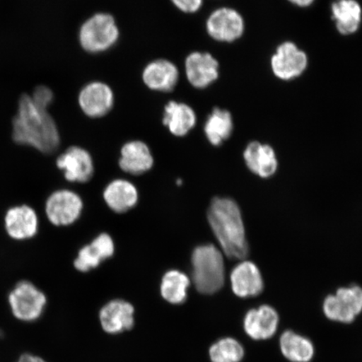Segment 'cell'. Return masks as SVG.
<instances>
[{
    "mask_svg": "<svg viewBox=\"0 0 362 362\" xmlns=\"http://www.w3.org/2000/svg\"><path fill=\"white\" fill-rule=\"evenodd\" d=\"M13 139L21 146L52 153L60 146V134L55 121L47 110L35 105L30 95L20 98L18 111L13 120Z\"/></svg>",
    "mask_w": 362,
    "mask_h": 362,
    "instance_id": "1",
    "label": "cell"
},
{
    "mask_svg": "<svg viewBox=\"0 0 362 362\" xmlns=\"http://www.w3.org/2000/svg\"><path fill=\"white\" fill-rule=\"evenodd\" d=\"M208 221L226 256L242 260L248 253L241 211L229 198H215L208 210Z\"/></svg>",
    "mask_w": 362,
    "mask_h": 362,
    "instance_id": "2",
    "label": "cell"
},
{
    "mask_svg": "<svg viewBox=\"0 0 362 362\" xmlns=\"http://www.w3.org/2000/svg\"><path fill=\"white\" fill-rule=\"evenodd\" d=\"M192 279L197 291L212 294L219 291L225 283L223 253L212 244L194 249L192 257Z\"/></svg>",
    "mask_w": 362,
    "mask_h": 362,
    "instance_id": "3",
    "label": "cell"
},
{
    "mask_svg": "<svg viewBox=\"0 0 362 362\" xmlns=\"http://www.w3.org/2000/svg\"><path fill=\"white\" fill-rule=\"evenodd\" d=\"M119 29L112 16L97 13L81 26L79 38L81 47L93 53L106 51L119 39Z\"/></svg>",
    "mask_w": 362,
    "mask_h": 362,
    "instance_id": "4",
    "label": "cell"
},
{
    "mask_svg": "<svg viewBox=\"0 0 362 362\" xmlns=\"http://www.w3.org/2000/svg\"><path fill=\"white\" fill-rule=\"evenodd\" d=\"M307 53L293 42H284L270 58V68L276 78L291 81L300 78L309 67Z\"/></svg>",
    "mask_w": 362,
    "mask_h": 362,
    "instance_id": "5",
    "label": "cell"
},
{
    "mask_svg": "<svg viewBox=\"0 0 362 362\" xmlns=\"http://www.w3.org/2000/svg\"><path fill=\"white\" fill-rule=\"evenodd\" d=\"M47 303L45 293L33 283L25 280L18 283L8 296V304L13 315L25 322H33L38 320Z\"/></svg>",
    "mask_w": 362,
    "mask_h": 362,
    "instance_id": "6",
    "label": "cell"
},
{
    "mask_svg": "<svg viewBox=\"0 0 362 362\" xmlns=\"http://www.w3.org/2000/svg\"><path fill=\"white\" fill-rule=\"evenodd\" d=\"M323 310L330 320L346 324L353 322L362 311V288L356 285L339 288L337 294L325 298Z\"/></svg>",
    "mask_w": 362,
    "mask_h": 362,
    "instance_id": "7",
    "label": "cell"
},
{
    "mask_svg": "<svg viewBox=\"0 0 362 362\" xmlns=\"http://www.w3.org/2000/svg\"><path fill=\"white\" fill-rule=\"evenodd\" d=\"M245 28L243 16L232 8H217L206 22L208 34L220 42H236L242 37Z\"/></svg>",
    "mask_w": 362,
    "mask_h": 362,
    "instance_id": "8",
    "label": "cell"
},
{
    "mask_svg": "<svg viewBox=\"0 0 362 362\" xmlns=\"http://www.w3.org/2000/svg\"><path fill=\"white\" fill-rule=\"evenodd\" d=\"M83 201L78 194L61 189L51 194L45 204V214L55 226H67L79 218Z\"/></svg>",
    "mask_w": 362,
    "mask_h": 362,
    "instance_id": "9",
    "label": "cell"
},
{
    "mask_svg": "<svg viewBox=\"0 0 362 362\" xmlns=\"http://www.w3.org/2000/svg\"><path fill=\"white\" fill-rule=\"evenodd\" d=\"M57 165L64 171L65 178L71 182H88L93 175V158L87 151L79 147L68 148L58 157Z\"/></svg>",
    "mask_w": 362,
    "mask_h": 362,
    "instance_id": "10",
    "label": "cell"
},
{
    "mask_svg": "<svg viewBox=\"0 0 362 362\" xmlns=\"http://www.w3.org/2000/svg\"><path fill=\"white\" fill-rule=\"evenodd\" d=\"M279 317L273 307L262 305L247 312L243 320V328L247 336L255 341H264L277 332Z\"/></svg>",
    "mask_w": 362,
    "mask_h": 362,
    "instance_id": "11",
    "label": "cell"
},
{
    "mask_svg": "<svg viewBox=\"0 0 362 362\" xmlns=\"http://www.w3.org/2000/svg\"><path fill=\"white\" fill-rule=\"evenodd\" d=\"M185 71L193 87L205 88L218 78L219 63L209 53L194 52L185 61Z\"/></svg>",
    "mask_w": 362,
    "mask_h": 362,
    "instance_id": "12",
    "label": "cell"
},
{
    "mask_svg": "<svg viewBox=\"0 0 362 362\" xmlns=\"http://www.w3.org/2000/svg\"><path fill=\"white\" fill-rule=\"evenodd\" d=\"M330 19L339 35H355L362 24L361 4L357 0H334L330 4Z\"/></svg>",
    "mask_w": 362,
    "mask_h": 362,
    "instance_id": "13",
    "label": "cell"
},
{
    "mask_svg": "<svg viewBox=\"0 0 362 362\" xmlns=\"http://www.w3.org/2000/svg\"><path fill=\"white\" fill-rule=\"evenodd\" d=\"M233 291L241 298L259 296L264 289V280L257 267L250 261L240 262L230 273Z\"/></svg>",
    "mask_w": 362,
    "mask_h": 362,
    "instance_id": "14",
    "label": "cell"
},
{
    "mask_svg": "<svg viewBox=\"0 0 362 362\" xmlns=\"http://www.w3.org/2000/svg\"><path fill=\"white\" fill-rule=\"evenodd\" d=\"M81 110L89 117L106 115L113 106L112 90L107 85L92 83L86 86L79 95Z\"/></svg>",
    "mask_w": 362,
    "mask_h": 362,
    "instance_id": "15",
    "label": "cell"
},
{
    "mask_svg": "<svg viewBox=\"0 0 362 362\" xmlns=\"http://www.w3.org/2000/svg\"><path fill=\"white\" fill-rule=\"evenodd\" d=\"M6 232L11 238H33L38 230V218L33 208L23 205L11 208L4 217Z\"/></svg>",
    "mask_w": 362,
    "mask_h": 362,
    "instance_id": "16",
    "label": "cell"
},
{
    "mask_svg": "<svg viewBox=\"0 0 362 362\" xmlns=\"http://www.w3.org/2000/svg\"><path fill=\"white\" fill-rule=\"evenodd\" d=\"M134 308L124 300H112L100 311V321L104 330L119 334L132 329L134 325Z\"/></svg>",
    "mask_w": 362,
    "mask_h": 362,
    "instance_id": "17",
    "label": "cell"
},
{
    "mask_svg": "<svg viewBox=\"0 0 362 362\" xmlns=\"http://www.w3.org/2000/svg\"><path fill=\"white\" fill-rule=\"evenodd\" d=\"M243 157L248 169L262 178L270 177L277 170V158L269 144L252 141L247 146Z\"/></svg>",
    "mask_w": 362,
    "mask_h": 362,
    "instance_id": "18",
    "label": "cell"
},
{
    "mask_svg": "<svg viewBox=\"0 0 362 362\" xmlns=\"http://www.w3.org/2000/svg\"><path fill=\"white\" fill-rule=\"evenodd\" d=\"M115 253V243L110 235L103 233L94 240L90 245L81 249L74 266L80 272H88L97 268L103 260Z\"/></svg>",
    "mask_w": 362,
    "mask_h": 362,
    "instance_id": "19",
    "label": "cell"
},
{
    "mask_svg": "<svg viewBox=\"0 0 362 362\" xmlns=\"http://www.w3.org/2000/svg\"><path fill=\"white\" fill-rule=\"evenodd\" d=\"M179 71L173 63L158 60L149 63L144 71L143 79L152 90L170 92L177 83Z\"/></svg>",
    "mask_w": 362,
    "mask_h": 362,
    "instance_id": "20",
    "label": "cell"
},
{
    "mask_svg": "<svg viewBox=\"0 0 362 362\" xmlns=\"http://www.w3.org/2000/svg\"><path fill=\"white\" fill-rule=\"evenodd\" d=\"M153 158L146 144L141 141L127 143L122 148L120 168L131 175H142L152 168Z\"/></svg>",
    "mask_w": 362,
    "mask_h": 362,
    "instance_id": "21",
    "label": "cell"
},
{
    "mask_svg": "<svg viewBox=\"0 0 362 362\" xmlns=\"http://www.w3.org/2000/svg\"><path fill=\"white\" fill-rule=\"evenodd\" d=\"M104 200L113 211L124 214L136 205L138 192L134 185L124 180H113L103 193Z\"/></svg>",
    "mask_w": 362,
    "mask_h": 362,
    "instance_id": "22",
    "label": "cell"
},
{
    "mask_svg": "<svg viewBox=\"0 0 362 362\" xmlns=\"http://www.w3.org/2000/svg\"><path fill=\"white\" fill-rule=\"evenodd\" d=\"M163 123L174 135L185 136L196 125V113L187 104L170 102L165 108Z\"/></svg>",
    "mask_w": 362,
    "mask_h": 362,
    "instance_id": "23",
    "label": "cell"
},
{
    "mask_svg": "<svg viewBox=\"0 0 362 362\" xmlns=\"http://www.w3.org/2000/svg\"><path fill=\"white\" fill-rule=\"evenodd\" d=\"M279 346L284 356L292 362H310L315 356V346L310 339L292 330L283 333Z\"/></svg>",
    "mask_w": 362,
    "mask_h": 362,
    "instance_id": "24",
    "label": "cell"
},
{
    "mask_svg": "<svg viewBox=\"0 0 362 362\" xmlns=\"http://www.w3.org/2000/svg\"><path fill=\"white\" fill-rule=\"evenodd\" d=\"M233 119L228 110L215 107L205 124V134L212 146H218L232 135Z\"/></svg>",
    "mask_w": 362,
    "mask_h": 362,
    "instance_id": "25",
    "label": "cell"
},
{
    "mask_svg": "<svg viewBox=\"0 0 362 362\" xmlns=\"http://www.w3.org/2000/svg\"><path fill=\"white\" fill-rule=\"evenodd\" d=\"M189 284V279L184 273L178 270L167 272L162 279L161 296L170 304H182L187 300Z\"/></svg>",
    "mask_w": 362,
    "mask_h": 362,
    "instance_id": "26",
    "label": "cell"
},
{
    "mask_svg": "<svg viewBox=\"0 0 362 362\" xmlns=\"http://www.w3.org/2000/svg\"><path fill=\"white\" fill-rule=\"evenodd\" d=\"M209 354L211 362H241L245 352L237 339L226 337L214 343Z\"/></svg>",
    "mask_w": 362,
    "mask_h": 362,
    "instance_id": "27",
    "label": "cell"
},
{
    "mask_svg": "<svg viewBox=\"0 0 362 362\" xmlns=\"http://www.w3.org/2000/svg\"><path fill=\"white\" fill-rule=\"evenodd\" d=\"M30 98L35 105L44 108V110H48L53 101L54 95L52 90L49 88L40 86L35 89L33 96Z\"/></svg>",
    "mask_w": 362,
    "mask_h": 362,
    "instance_id": "28",
    "label": "cell"
},
{
    "mask_svg": "<svg viewBox=\"0 0 362 362\" xmlns=\"http://www.w3.org/2000/svg\"><path fill=\"white\" fill-rule=\"evenodd\" d=\"M176 7L185 13H194L200 10L203 0H171Z\"/></svg>",
    "mask_w": 362,
    "mask_h": 362,
    "instance_id": "29",
    "label": "cell"
},
{
    "mask_svg": "<svg viewBox=\"0 0 362 362\" xmlns=\"http://www.w3.org/2000/svg\"><path fill=\"white\" fill-rule=\"evenodd\" d=\"M17 362H47L42 357L34 356L29 354V353H25V354H23L19 361Z\"/></svg>",
    "mask_w": 362,
    "mask_h": 362,
    "instance_id": "30",
    "label": "cell"
},
{
    "mask_svg": "<svg viewBox=\"0 0 362 362\" xmlns=\"http://www.w3.org/2000/svg\"><path fill=\"white\" fill-rule=\"evenodd\" d=\"M288 3L298 8H308L315 2V0H287Z\"/></svg>",
    "mask_w": 362,
    "mask_h": 362,
    "instance_id": "31",
    "label": "cell"
},
{
    "mask_svg": "<svg viewBox=\"0 0 362 362\" xmlns=\"http://www.w3.org/2000/svg\"><path fill=\"white\" fill-rule=\"evenodd\" d=\"M176 183H177V185H182V183H183L182 180H180V179L177 180V182H176Z\"/></svg>",
    "mask_w": 362,
    "mask_h": 362,
    "instance_id": "32",
    "label": "cell"
}]
</instances>
